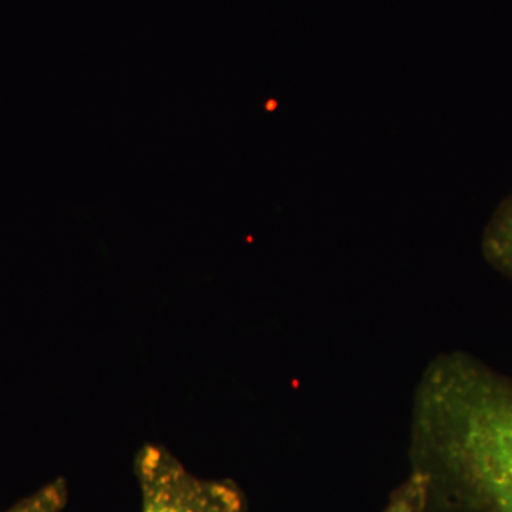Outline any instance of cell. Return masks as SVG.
<instances>
[{
	"instance_id": "6da1fadb",
	"label": "cell",
	"mask_w": 512,
	"mask_h": 512,
	"mask_svg": "<svg viewBox=\"0 0 512 512\" xmlns=\"http://www.w3.org/2000/svg\"><path fill=\"white\" fill-rule=\"evenodd\" d=\"M417 512H512V377L464 350L421 373L409 430Z\"/></svg>"
},
{
	"instance_id": "7a4b0ae2",
	"label": "cell",
	"mask_w": 512,
	"mask_h": 512,
	"mask_svg": "<svg viewBox=\"0 0 512 512\" xmlns=\"http://www.w3.org/2000/svg\"><path fill=\"white\" fill-rule=\"evenodd\" d=\"M140 512H248L234 480L202 478L161 444H146L134 458Z\"/></svg>"
},
{
	"instance_id": "3957f363",
	"label": "cell",
	"mask_w": 512,
	"mask_h": 512,
	"mask_svg": "<svg viewBox=\"0 0 512 512\" xmlns=\"http://www.w3.org/2000/svg\"><path fill=\"white\" fill-rule=\"evenodd\" d=\"M481 252L491 268L512 281V191L485 225Z\"/></svg>"
},
{
	"instance_id": "277c9868",
	"label": "cell",
	"mask_w": 512,
	"mask_h": 512,
	"mask_svg": "<svg viewBox=\"0 0 512 512\" xmlns=\"http://www.w3.org/2000/svg\"><path fill=\"white\" fill-rule=\"evenodd\" d=\"M67 503L69 485L64 478H55L3 512H62Z\"/></svg>"
},
{
	"instance_id": "5b68a950",
	"label": "cell",
	"mask_w": 512,
	"mask_h": 512,
	"mask_svg": "<svg viewBox=\"0 0 512 512\" xmlns=\"http://www.w3.org/2000/svg\"><path fill=\"white\" fill-rule=\"evenodd\" d=\"M417 505H419V485L416 478L409 474V477L390 493L389 500L380 512H417Z\"/></svg>"
}]
</instances>
